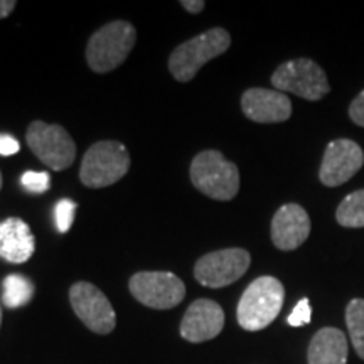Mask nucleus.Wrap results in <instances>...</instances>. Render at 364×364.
I'll return each instance as SVG.
<instances>
[{"label":"nucleus","instance_id":"nucleus-14","mask_svg":"<svg viewBox=\"0 0 364 364\" xmlns=\"http://www.w3.org/2000/svg\"><path fill=\"white\" fill-rule=\"evenodd\" d=\"M311 235V218L299 204H285L272 220V241L279 250L292 252Z\"/></svg>","mask_w":364,"mask_h":364},{"label":"nucleus","instance_id":"nucleus-12","mask_svg":"<svg viewBox=\"0 0 364 364\" xmlns=\"http://www.w3.org/2000/svg\"><path fill=\"white\" fill-rule=\"evenodd\" d=\"M225 327V312L220 304L199 299L191 304L181 322V336L189 343L215 339Z\"/></svg>","mask_w":364,"mask_h":364},{"label":"nucleus","instance_id":"nucleus-16","mask_svg":"<svg viewBox=\"0 0 364 364\" xmlns=\"http://www.w3.org/2000/svg\"><path fill=\"white\" fill-rule=\"evenodd\" d=\"M309 364H346L348 363V339L336 327L317 331L307 353Z\"/></svg>","mask_w":364,"mask_h":364},{"label":"nucleus","instance_id":"nucleus-15","mask_svg":"<svg viewBox=\"0 0 364 364\" xmlns=\"http://www.w3.org/2000/svg\"><path fill=\"white\" fill-rule=\"evenodd\" d=\"M34 250L36 238L26 221L9 218L0 223V258L19 265L33 257Z\"/></svg>","mask_w":364,"mask_h":364},{"label":"nucleus","instance_id":"nucleus-9","mask_svg":"<svg viewBox=\"0 0 364 364\" xmlns=\"http://www.w3.org/2000/svg\"><path fill=\"white\" fill-rule=\"evenodd\" d=\"M129 287L140 304L157 311L179 306L186 295L182 280L171 272H139L132 277Z\"/></svg>","mask_w":364,"mask_h":364},{"label":"nucleus","instance_id":"nucleus-3","mask_svg":"<svg viewBox=\"0 0 364 364\" xmlns=\"http://www.w3.org/2000/svg\"><path fill=\"white\" fill-rule=\"evenodd\" d=\"M230 46V34L221 27L209 29L206 33L186 41V43L177 46L169 58V70L172 76L181 83H188L208 61L221 56L223 53L228 51Z\"/></svg>","mask_w":364,"mask_h":364},{"label":"nucleus","instance_id":"nucleus-8","mask_svg":"<svg viewBox=\"0 0 364 364\" xmlns=\"http://www.w3.org/2000/svg\"><path fill=\"white\" fill-rule=\"evenodd\" d=\"M252 257L243 248H226L204 255L194 267V277L209 289H223L235 284L247 273Z\"/></svg>","mask_w":364,"mask_h":364},{"label":"nucleus","instance_id":"nucleus-17","mask_svg":"<svg viewBox=\"0 0 364 364\" xmlns=\"http://www.w3.org/2000/svg\"><path fill=\"white\" fill-rule=\"evenodd\" d=\"M2 302L7 309L24 307L34 297V284L24 275H9L4 280Z\"/></svg>","mask_w":364,"mask_h":364},{"label":"nucleus","instance_id":"nucleus-18","mask_svg":"<svg viewBox=\"0 0 364 364\" xmlns=\"http://www.w3.org/2000/svg\"><path fill=\"white\" fill-rule=\"evenodd\" d=\"M336 220L344 228H364V189L346 196L336 211Z\"/></svg>","mask_w":364,"mask_h":364},{"label":"nucleus","instance_id":"nucleus-10","mask_svg":"<svg viewBox=\"0 0 364 364\" xmlns=\"http://www.w3.org/2000/svg\"><path fill=\"white\" fill-rule=\"evenodd\" d=\"M70 302L73 311L90 331L97 334H110L115 329V311L98 287L88 282H78L71 287Z\"/></svg>","mask_w":364,"mask_h":364},{"label":"nucleus","instance_id":"nucleus-5","mask_svg":"<svg viewBox=\"0 0 364 364\" xmlns=\"http://www.w3.org/2000/svg\"><path fill=\"white\" fill-rule=\"evenodd\" d=\"M130 169V154L124 144L103 140L86 150L81 162L80 179L86 188H108Z\"/></svg>","mask_w":364,"mask_h":364},{"label":"nucleus","instance_id":"nucleus-24","mask_svg":"<svg viewBox=\"0 0 364 364\" xmlns=\"http://www.w3.org/2000/svg\"><path fill=\"white\" fill-rule=\"evenodd\" d=\"M19 150H21V145L12 135L0 134V156L2 157L14 156V154H17Z\"/></svg>","mask_w":364,"mask_h":364},{"label":"nucleus","instance_id":"nucleus-1","mask_svg":"<svg viewBox=\"0 0 364 364\" xmlns=\"http://www.w3.org/2000/svg\"><path fill=\"white\" fill-rule=\"evenodd\" d=\"M285 289L275 277H260L241 295L236 317L245 331L257 332L265 329L279 317L284 306Z\"/></svg>","mask_w":364,"mask_h":364},{"label":"nucleus","instance_id":"nucleus-13","mask_svg":"<svg viewBox=\"0 0 364 364\" xmlns=\"http://www.w3.org/2000/svg\"><path fill=\"white\" fill-rule=\"evenodd\" d=\"M241 110L257 124H282L292 115V102L282 91L250 88L241 97Z\"/></svg>","mask_w":364,"mask_h":364},{"label":"nucleus","instance_id":"nucleus-26","mask_svg":"<svg viewBox=\"0 0 364 364\" xmlns=\"http://www.w3.org/2000/svg\"><path fill=\"white\" fill-rule=\"evenodd\" d=\"M16 6L17 2H14V0H0V19H6L11 16Z\"/></svg>","mask_w":364,"mask_h":364},{"label":"nucleus","instance_id":"nucleus-28","mask_svg":"<svg viewBox=\"0 0 364 364\" xmlns=\"http://www.w3.org/2000/svg\"><path fill=\"white\" fill-rule=\"evenodd\" d=\"M0 188H2V174H0Z\"/></svg>","mask_w":364,"mask_h":364},{"label":"nucleus","instance_id":"nucleus-2","mask_svg":"<svg viewBox=\"0 0 364 364\" xmlns=\"http://www.w3.org/2000/svg\"><path fill=\"white\" fill-rule=\"evenodd\" d=\"M194 188L216 201H231L240 191V171L218 150H204L191 164Z\"/></svg>","mask_w":364,"mask_h":364},{"label":"nucleus","instance_id":"nucleus-7","mask_svg":"<svg viewBox=\"0 0 364 364\" xmlns=\"http://www.w3.org/2000/svg\"><path fill=\"white\" fill-rule=\"evenodd\" d=\"M26 140L34 156L54 171H65L75 162L76 145L61 125L33 122L27 129Z\"/></svg>","mask_w":364,"mask_h":364},{"label":"nucleus","instance_id":"nucleus-22","mask_svg":"<svg viewBox=\"0 0 364 364\" xmlns=\"http://www.w3.org/2000/svg\"><path fill=\"white\" fill-rule=\"evenodd\" d=\"M311 317H312L311 302H309V299H302L297 306H295L292 314L287 317V322H289V326L292 327H302L311 322Z\"/></svg>","mask_w":364,"mask_h":364},{"label":"nucleus","instance_id":"nucleus-20","mask_svg":"<svg viewBox=\"0 0 364 364\" xmlns=\"http://www.w3.org/2000/svg\"><path fill=\"white\" fill-rule=\"evenodd\" d=\"M21 184L27 193L31 194H43L51 188V176L49 172H34L27 171L21 177Z\"/></svg>","mask_w":364,"mask_h":364},{"label":"nucleus","instance_id":"nucleus-25","mask_svg":"<svg viewBox=\"0 0 364 364\" xmlns=\"http://www.w3.org/2000/svg\"><path fill=\"white\" fill-rule=\"evenodd\" d=\"M181 6L191 14H199V12H203V9L206 7V4H204L203 0H199V2H193V0H182Z\"/></svg>","mask_w":364,"mask_h":364},{"label":"nucleus","instance_id":"nucleus-23","mask_svg":"<svg viewBox=\"0 0 364 364\" xmlns=\"http://www.w3.org/2000/svg\"><path fill=\"white\" fill-rule=\"evenodd\" d=\"M349 117L354 124L364 129V90L353 100L351 107H349Z\"/></svg>","mask_w":364,"mask_h":364},{"label":"nucleus","instance_id":"nucleus-27","mask_svg":"<svg viewBox=\"0 0 364 364\" xmlns=\"http://www.w3.org/2000/svg\"><path fill=\"white\" fill-rule=\"evenodd\" d=\"M0 326H2V306H0Z\"/></svg>","mask_w":364,"mask_h":364},{"label":"nucleus","instance_id":"nucleus-6","mask_svg":"<svg viewBox=\"0 0 364 364\" xmlns=\"http://www.w3.org/2000/svg\"><path fill=\"white\" fill-rule=\"evenodd\" d=\"M272 85L277 91L294 93L309 102H318L331 91L324 70L312 59L306 58L292 59L280 65L273 73Z\"/></svg>","mask_w":364,"mask_h":364},{"label":"nucleus","instance_id":"nucleus-11","mask_svg":"<svg viewBox=\"0 0 364 364\" xmlns=\"http://www.w3.org/2000/svg\"><path fill=\"white\" fill-rule=\"evenodd\" d=\"M364 164V152L356 142L349 139L332 140L322 159L318 179L327 188H338L348 182Z\"/></svg>","mask_w":364,"mask_h":364},{"label":"nucleus","instance_id":"nucleus-19","mask_svg":"<svg viewBox=\"0 0 364 364\" xmlns=\"http://www.w3.org/2000/svg\"><path fill=\"white\" fill-rule=\"evenodd\" d=\"M346 326L349 329V338L354 351L364 359V299H354L346 307Z\"/></svg>","mask_w":364,"mask_h":364},{"label":"nucleus","instance_id":"nucleus-4","mask_svg":"<svg viewBox=\"0 0 364 364\" xmlns=\"http://www.w3.org/2000/svg\"><path fill=\"white\" fill-rule=\"evenodd\" d=\"M136 41L135 27L127 21H113L91 36L86 61L95 73H108L124 65Z\"/></svg>","mask_w":364,"mask_h":364},{"label":"nucleus","instance_id":"nucleus-21","mask_svg":"<svg viewBox=\"0 0 364 364\" xmlns=\"http://www.w3.org/2000/svg\"><path fill=\"white\" fill-rule=\"evenodd\" d=\"M76 213V203L71 199H61L54 208V221H56V228L59 233H68L75 220Z\"/></svg>","mask_w":364,"mask_h":364}]
</instances>
